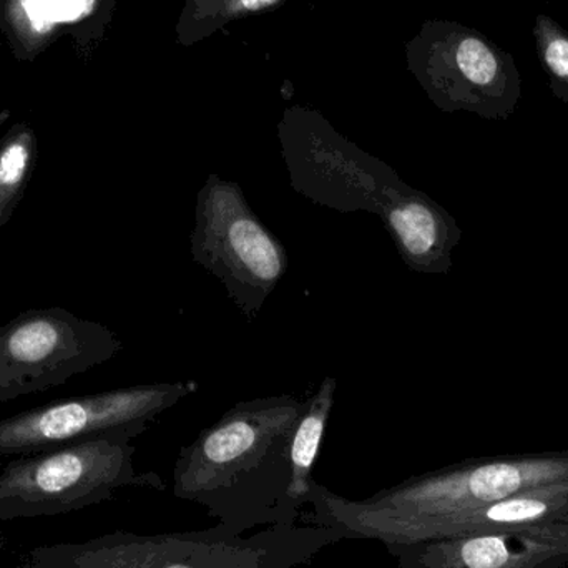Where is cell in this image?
<instances>
[{"mask_svg": "<svg viewBox=\"0 0 568 568\" xmlns=\"http://www.w3.org/2000/svg\"><path fill=\"white\" fill-rule=\"evenodd\" d=\"M303 400L260 397L226 410L182 447L173 494L199 504L235 532L296 526L286 506L290 443Z\"/></svg>", "mask_w": 568, "mask_h": 568, "instance_id": "obj_1", "label": "cell"}, {"mask_svg": "<svg viewBox=\"0 0 568 568\" xmlns=\"http://www.w3.org/2000/svg\"><path fill=\"white\" fill-rule=\"evenodd\" d=\"M568 479V450L479 457L409 477L363 500L337 496L314 483L310 526L344 539L377 540L386 549L419 542L440 520L514 494Z\"/></svg>", "mask_w": 568, "mask_h": 568, "instance_id": "obj_2", "label": "cell"}, {"mask_svg": "<svg viewBox=\"0 0 568 568\" xmlns=\"http://www.w3.org/2000/svg\"><path fill=\"white\" fill-rule=\"evenodd\" d=\"M341 540L336 530L317 526L268 527L248 537L223 524L156 536L116 530L37 547L16 568H294Z\"/></svg>", "mask_w": 568, "mask_h": 568, "instance_id": "obj_3", "label": "cell"}, {"mask_svg": "<svg viewBox=\"0 0 568 568\" xmlns=\"http://www.w3.org/2000/svg\"><path fill=\"white\" fill-rule=\"evenodd\" d=\"M135 453L129 437H100L17 456L0 473V520L62 516L125 487L165 490L159 474L135 469Z\"/></svg>", "mask_w": 568, "mask_h": 568, "instance_id": "obj_4", "label": "cell"}, {"mask_svg": "<svg viewBox=\"0 0 568 568\" xmlns=\"http://www.w3.org/2000/svg\"><path fill=\"white\" fill-rule=\"evenodd\" d=\"M407 70L446 113L507 120L523 97L516 59L493 39L456 20H426L404 45Z\"/></svg>", "mask_w": 568, "mask_h": 568, "instance_id": "obj_5", "label": "cell"}, {"mask_svg": "<svg viewBox=\"0 0 568 568\" xmlns=\"http://www.w3.org/2000/svg\"><path fill=\"white\" fill-rule=\"evenodd\" d=\"M190 252L255 320L287 272L286 248L253 212L239 183L209 176L196 196Z\"/></svg>", "mask_w": 568, "mask_h": 568, "instance_id": "obj_6", "label": "cell"}, {"mask_svg": "<svg viewBox=\"0 0 568 568\" xmlns=\"http://www.w3.org/2000/svg\"><path fill=\"white\" fill-rule=\"evenodd\" d=\"M278 139L291 185L316 205L379 216L387 196L404 182L396 170L341 135L311 106H286Z\"/></svg>", "mask_w": 568, "mask_h": 568, "instance_id": "obj_7", "label": "cell"}, {"mask_svg": "<svg viewBox=\"0 0 568 568\" xmlns=\"http://www.w3.org/2000/svg\"><path fill=\"white\" fill-rule=\"evenodd\" d=\"M193 390V383L142 384L52 400L0 420V457L27 456L100 437L136 439Z\"/></svg>", "mask_w": 568, "mask_h": 568, "instance_id": "obj_8", "label": "cell"}, {"mask_svg": "<svg viewBox=\"0 0 568 568\" xmlns=\"http://www.w3.org/2000/svg\"><path fill=\"white\" fill-rule=\"evenodd\" d=\"M123 343L65 307H33L0 327V404L62 386L113 359Z\"/></svg>", "mask_w": 568, "mask_h": 568, "instance_id": "obj_9", "label": "cell"}, {"mask_svg": "<svg viewBox=\"0 0 568 568\" xmlns=\"http://www.w3.org/2000/svg\"><path fill=\"white\" fill-rule=\"evenodd\" d=\"M399 568H564L568 519L387 549Z\"/></svg>", "mask_w": 568, "mask_h": 568, "instance_id": "obj_10", "label": "cell"}, {"mask_svg": "<svg viewBox=\"0 0 568 568\" xmlns=\"http://www.w3.org/2000/svg\"><path fill=\"white\" fill-rule=\"evenodd\" d=\"M403 262L424 275H447L463 239L456 219L439 203L406 182L387 196L379 213Z\"/></svg>", "mask_w": 568, "mask_h": 568, "instance_id": "obj_11", "label": "cell"}, {"mask_svg": "<svg viewBox=\"0 0 568 568\" xmlns=\"http://www.w3.org/2000/svg\"><path fill=\"white\" fill-rule=\"evenodd\" d=\"M562 519H568V479L534 487L499 503L447 517L434 524L419 542L444 537L499 532Z\"/></svg>", "mask_w": 568, "mask_h": 568, "instance_id": "obj_12", "label": "cell"}, {"mask_svg": "<svg viewBox=\"0 0 568 568\" xmlns=\"http://www.w3.org/2000/svg\"><path fill=\"white\" fill-rule=\"evenodd\" d=\"M337 381L324 377L316 393L304 400L290 443V486L286 506L294 520L301 519V509L310 506L313 496V470L320 454L321 443L326 434L327 420L334 406Z\"/></svg>", "mask_w": 568, "mask_h": 568, "instance_id": "obj_13", "label": "cell"}, {"mask_svg": "<svg viewBox=\"0 0 568 568\" xmlns=\"http://www.w3.org/2000/svg\"><path fill=\"white\" fill-rule=\"evenodd\" d=\"M291 0H183L176 17L175 43L193 47L248 17L272 12Z\"/></svg>", "mask_w": 568, "mask_h": 568, "instance_id": "obj_14", "label": "cell"}, {"mask_svg": "<svg viewBox=\"0 0 568 568\" xmlns=\"http://www.w3.org/2000/svg\"><path fill=\"white\" fill-rule=\"evenodd\" d=\"M39 159V139L27 122L7 130L0 140V230L12 220L26 196Z\"/></svg>", "mask_w": 568, "mask_h": 568, "instance_id": "obj_15", "label": "cell"}, {"mask_svg": "<svg viewBox=\"0 0 568 568\" xmlns=\"http://www.w3.org/2000/svg\"><path fill=\"white\" fill-rule=\"evenodd\" d=\"M532 36L550 92L560 102L568 103V30L552 17L539 13Z\"/></svg>", "mask_w": 568, "mask_h": 568, "instance_id": "obj_16", "label": "cell"}, {"mask_svg": "<svg viewBox=\"0 0 568 568\" xmlns=\"http://www.w3.org/2000/svg\"><path fill=\"white\" fill-rule=\"evenodd\" d=\"M116 0H97L95 16L90 19V27H103L109 22L115 9Z\"/></svg>", "mask_w": 568, "mask_h": 568, "instance_id": "obj_17", "label": "cell"}, {"mask_svg": "<svg viewBox=\"0 0 568 568\" xmlns=\"http://www.w3.org/2000/svg\"><path fill=\"white\" fill-rule=\"evenodd\" d=\"M9 119V112H0V125H2L3 122H6V120Z\"/></svg>", "mask_w": 568, "mask_h": 568, "instance_id": "obj_18", "label": "cell"}]
</instances>
